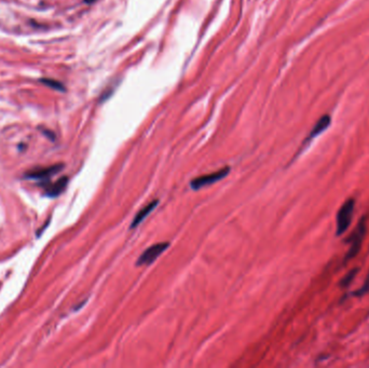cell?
I'll return each instance as SVG.
<instances>
[{
	"instance_id": "obj_2",
	"label": "cell",
	"mask_w": 369,
	"mask_h": 368,
	"mask_svg": "<svg viewBox=\"0 0 369 368\" xmlns=\"http://www.w3.org/2000/svg\"><path fill=\"white\" fill-rule=\"evenodd\" d=\"M355 208V200L354 199H348L345 203L342 204L340 210L337 214V236H341L345 233L348 228L350 227L352 217H353Z\"/></svg>"
},
{
	"instance_id": "obj_6",
	"label": "cell",
	"mask_w": 369,
	"mask_h": 368,
	"mask_svg": "<svg viewBox=\"0 0 369 368\" xmlns=\"http://www.w3.org/2000/svg\"><path fill=\"white\" fill-rule=\"evenodd\" d=\"M158 203H159V201L158 200H155V201H153V202L148 203L145 207H142L141 210L136 214V216L134 217V219H133V222H132V224L130 226V229L136 228L139 224H141L142 220H144L146 218V217L155 210V208L158 205Z\"/></svg>"
},
{
	"instance_id": "obj_12",
	"label": "cell",
	"mask_w": 369,
	"mask_h": 368,
	"mask_svg": "<svg viewBox=\"0 0 369 368\" xmlns=\"http://www.w3.org/2000/svg\"><path fill=\"white\" fill-rule=\"evenodd\" d=\"M95 2H96V0H85V3H87V4H93Z\"/></svg>"
},
{
	"instance_id": "obj_10",
	"label": "cell",
	"mask_w": 369,
	"mask_h": 368,
	"mask_svg": "<svg viewBox=\"0 0 369 368\" xmlns=\"http://www.w3.org/2000/svg\"><path fill=\"white\" fill-rule=\"evenodd\" d=\"M40 82H43L45 86H47L48 88H51V89H54V90H57V91H65V88L64 86L62 85L61 82H58L54 79H41Z\"/></svg>"
},
{
	"instance_id": "obj_9",
	"label": "cell",
	"mask_w": 369,
	"mask_h": 368,
	"mask_svg": "<svg viewBox=\"0 0 369 368\" xmlns=\"http://www.w3.org/2000/svg\"><path fill=\"white\" fill-rule=\"evenodd\" d=\"M359 269L358 268H354V269H352L351 271H349V273H347V275H345V278H342L341 281H340V286L341 287H347L349 286L350 284L353 282L354 278L356 277V274L358 273Z\"/></svg>"
},
{
	"instance_id": "obj_11",
	"label": "cell",
	"mask_w": 369,
	"mask_h": 368,
	"mask_svg": "<svg viewBox=\"0 0 369 368\" xmlns=\"http://www.w3.org/2000/svg\"><path fill=\"white\" fill-rule=\"evenodd\" d=\"M367 292H369V272L367 274V277L365 279V282L363 284L362 287H359L358 289H356L354 292H352L351 296L354 297H362L364 295H366Z\"/></svg>"
},
{
	"instance_id": "obj_7",
	"label": "cell",
	"mask_w": 369,
	"mask_h": 368,
	"mask_svg": "<svg viewBox=\"0 0 369 368\" xmlns=\"http://www.w3.org/2000/svg\"><path fill=\"white\" fill-rule=\"evenodd\" d=\"M63 167V165H54V166H50L47 167V169H43L39 171H35V172H30L28 173L26 176L28 178H32V179H44V178H48L52 175L56 174L58 171H60Z\"/></svg>"
},
{
	"instance_id": "obj_8",
	"label": "cell",
	"mask_w": 369,
	"mask_h": 368,
	"mask_svg": "<svg viewBox=\"0 0 369 368\" xmlns=\"http://www.w3.org/2000/svg\"><path fill=\"white\" fill-rule=\"evenodd\" d=\"M67 182H68V178L63 177L60 180H57L54 185H52L47 190V195L49 197H56L60 194H62L63 190L65 189Z\"/></svg>"
},
{
	"instance_id": "obj_3",
	"label": "cell",
	"mask_w": 369,
	"mask_h": 368,
	"mask_svg": "<svg viewBox=\"0 0 369 368\" xmlns=\"http://www.w3.org/2000/svg\"><path fill=\"white\" fill-rule=\"evenodd\" d=\"M229 173H230V167H225V169H223V170L195 178L194 180H191L190 186L192 189L198 190L203 187H206L208 185H213V183H215L216 181H219L223 178H225Z\"/></svg>"
},
{
	"instance_id": "obj_4",
	"label": "cell",
	"mask_w": 369,
	"mask_h": 368,
	"mask_svg": "<svg viewBox=\"0 0 369 368\" xmlns=\"http://www.w3.org/2000/svg\"><path fill=\"white\" fill-rule=\"evenodd\" d=\"M169 246H170L169 242H161V243H157L148 247L137 259L136 266L139 267L153 264L159 256L169 248Z\"/></svg>"
},
{
	"instance_id": "obj_1",
	"label": "cell",
	"mask_w": 369,
	"mask_h": 368,
	"mask_svg": "<svg viewBox=\"0 0 369 368\" xmlns=\"http://www.w3.org/2000/svg\"><path fill=\"white\" fill-rule=\"evenodd\" d=\"M366 216H363L362 218L359 219L358 225L354 232L351 234L350 238L347 240L348 243H350V249L345 257V263H348L351 261L352 258H354L360 250L362 247V243L366 234Z\"/></svg>"
},
{
	"instance_id": "obj_5",
	"label": "cell",
	"mask_w": 369,
	"mask_h": 368,
	"mask_svg": "<svg viewBox=\"0 0 369 368\" xmlns=\"http://www.w3.org/2000/svg\"><path fill=\"white\" fill-rule=\"evenodd\" d=\"M330 122H331L330 116H328V115H324L323 117H321L320 120H318V121L315 123V125L313 127L312 131L310 132L309 136L306 138V140H305V143H304V144H305V145H308V144L310 143V141H311L312 139H314L315 137H317L318 135H320V134H322L325 130L328 129V128H329V125H330Z\"/></svg>"
}]
</instances>
